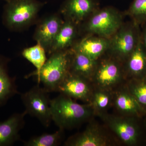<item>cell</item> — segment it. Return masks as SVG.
Returning <instances> with one entry per match:
<instances>
[{
	"label": "cell",
	"instance_id": "cell-1",
	"mask_svg": "<svg viewBox=\"0 0 146 146\" xmlns=\"http://www.w3.org/2000/svg\"><path fill=\"white\" fill-rule=\"evenodd\" d=\"M50 107L52 121L63 130L77 127L94 112L91 105L79 104L70 97L60 94L50 100Z\"/></svg>",
	"mask_w": 146,
	"mask_h": 146
},
{
	"label": "cell",
	"instance_id": "cell-2",
	"mask_svg": "<svg viewBox=\"0 0 146 146\" xmlns=\"http://www.w3.org/2000/svg\"><path fill=\"white\" fill-rule=\"evenodd\" d=\"M71 48L53 53L39 72H33L25 77L36 76L38 83L48 93L57 92L62 82L70 73Z\"/></svg>",
	"mask_w": 146,
	"mask_h": 146
},
{
	"label": "cell",
	"instance_id": "cell-3",
	"mask_svg": "<svg viewBox=\"0 0 146 146\" xmlns=\"http://www.w3.org/2000/svg\"><path fill=\"white\" fill-rule=\"evenodd\" d=\"M3 22L12 31L26 29L35 23L44 3L37 0H7Z\"/></svg>",
	"mask_w": 146,
	"mask_h": 146
},
{
	"label": "cell",
	"instance_id": "cell-4",
	"mask_svg": "<svg viewBox=\"0 0 146 146\" xmlns=\"http://www.w3.org/2000/svg\"><path fill=\"white\" fill-rule=\"evenodd\" d=\"M48 92L37 84L21 95L27 115L36 118L45 127H48L52 119Z\"/></svg>",
	"mask_w": 146,
	"mask_h": 146
},
{
	"label": "cell",
	"instance_id": "cell-5",
	"mask_svg": "<svg viewBox=\"0 0 146 146\" xmlns=\"http://www.w3.org/2000/svg\"><path fill=\"white\" fill-rule=\"evenodd\" d=\"M122 25L121 14L112 7H106L95 12L86 23V31L101 37L110 39Z\"/></svg>",
	"mask_w": 146,
	"mask_h": 146
},
{
	"label": "cell",
	"instance_id": "cell-6",
	"mask_svg": "<svg viewBox=\"0 0 146 146\" xmlns=\"http://www.w3.org/2000/svg\"><path fill=\"white\" fill-rule=\"evenodd\" d=\"M138 25H122L110 38L109 49L116 56L127 59L133 51L141 37Z\"/></svg>",
	"mask_w": 146,
	"mask_h": 146
},
{
	"label": "cell",
	"instance_id": "cell-7",
	"mask_svg": "<svg viewBox=\"0 0 146 146\" xmlns=\"http://www.w3.org/2000/svg\"><path fill=\"white\" fill-rule=\"evenodd\" d=\"M103 119L110 129L124 143L129 145H137L140 136V128L134 118L105 115Z\"/></svg>",
	"mask_w": 146,
	"mask_h": 146
},
{
	"label": "cell",
	"instance_id": "cell-8",
	"mask_svg": "<svg viewBox=\"0 0 146 146\" xmlns=\"http://www.w3.org/2000/svg\"><path fill=\"white\" fill-rule=\"evenodd\" d=\"M64 22L58 14L54 13L37 22L33 38L44 48L47 53Z\"/></svg>",
	"mask_w": 146,
	"mask_h": 146
},
{
	"label": "cell",
	"instance_id": "cell-9",
	"mask_svg": "<svg viewBox=\"0 0 146 146\" xmlns=\"http://www.w3.org/2000/svg\"><path fill=\"white\" fill-rule=\"evenodd\" d=\"M97 5L94 0H65L60 7V13L65 20L79 25L94 12Z\"/></svg>",
	"mask_w": 146,
	"mask_h": 146
},
{
	"label": "cell",
	"instance_id": "cell-10",
	"mask_svg": "<svg viewBox=\"0 0 146 146\" xmlns=\"http://www.w3.org/2000/svg\"><path fill=\"white\" fill-rule=\"evenodd\" d=\"M25 111L14 113L7 119L0 122V146L12 145L20 139L19 132L25 125Z\"/></svg>",
	"mask_w": 146,
	"mask_h": 146
},
{
	"label": "cell",
	"instance_id": "cell-11",
	"mask_svg": "<svg viewBox=\"0 0 146 146\" xmlns=\"http://www.w3.org/2000/svg\"><path fill=\"white\" fill-rule=\"evenodd\" d=\"M57 92L75 99H89L90 88L86 79L69 73L58 89Z\"/></svg>",
	"mask_w": 146,
	"mask_h": 146
},
{
	"label": "cell",
	"instance_id": "cell-12",
	"mask_svg": "<svg viewBox=\"0 0 146 146\" xmlns=\"http://www.w3.org/2000/svg\"><path fill=\"white\" fill-rule=\"evenodd\" d=\"M110 144L109 139L98 127L90 125L83 132L69 138L65 145L106 146Z\"/></svg>",
	"mask_w": 146,
	"mask_h": 146
},
{
	"label": "cell",
	"instance_id": "cell-13",
	"mask_svg": "<svg viewBox=\"0 0 146 146\" xmlns=\"http://www.w3.org/2000/svg\"><path fill=\"white\" fill-rule=\"evenodd\" d=\"M109 44L110 39L101 36H87L76 42L71 48L97 60L108 50Z\"/></svg>",
	"mask_w": 146,
	"mask_h": 146
},
{
	"label": "cell",
	"instance_id": "cell-14",
	"mask_svg": "<svg viewBox=\"0 0 146 146\" xmlns=\"http://www.w3.org/2000/svg\"><path fill=\"white\" fill-rule=\"evenodd\" d=\"M78 25L68 20H65L58 33L54 40L48 54L72 48L75 43L78 34Z\"/></svg>",
	"mask_w": 146,
	"mask_h": 146
},
{
	"label": "cell",
	"instance_id": "cell-15",
	"mask_svg": "<svg viewBox=\"0 0 146 146\" xmlns=\"http://www.w3.org/2000/svg\"><path fill=\"white\" fill-rule=\"evenodd\" d=\"M95 80L102 89H108L114 86L119 81L121 73L119 65L112 60H106L96 68Z\"/></svg>",
	"mask_w": 146,
	"mask_h": 146
},
{
	"label": "cell",
	"instance_id": "cell-16",
	"mask_svg": "<svg viewBox=\"0 0 146 146\" xmlns=\"http://www.w3.org/2000/svg\"><path fill=\"white\" fill-rule=\"evenodd\" d=\"M70 72L87 79L95 72L96 60L71 48Z\"/></svg>",
	"mask_w": 146,
	"mask_h": 146
},
{
	"label": "cell",
	"instance_id": "cell-17",
	"mask_svg": "<svg viewBox=\"0 0 146 146\" xmlns=\"http://www.w3.org/2000/svg\"><path fill=\"white\" fill-rule=\"evenodd\" d=\"M127 69L133 79L146 77V51L141 40V35L133 51L127 58Z\"/></svg>",
	"mask_w": 146,
	"mask_h": 146
},
{
	"label": "cell",
	"instance_id": "cell-18",
	"mask_svg": "<svg viewBox=\"0 0 146 146\" xmlns=\"http://www.w3.org/2000/svg\"><path fill=\"white\" fill-rule=\"evenodd\" d=\"M9 59L0 55V106L6 103L9 99L18 94L15 78L9 75L7 63Z\"/></svg>",
	"mask_w": 146,
	"mask_h": 146
},
{
	"label": "cell",
	"instance_id": "cell-19",
	"mask_svg": "<svg viewBox=\"0 0 146 146\" xmlns=\"http://www.w3.org/2000/svg\"><path fill=\"white\" fill-rule=\"evenodd\" d=\"M115 104L118 110L128 117H141L146 115L145 111L128 90L117 94Z\"/></svg>",
	"mask_w": 146,
	"mask_h": 146
},
{
	"label": "cell",
	"instance_id": "cell-20",
	"mask_svg": "<svg viewBox=\"0 0 146 146\" xmlns=\"http://www.w3.org/2000/svg\"><path fill=\"white\" fill-rule=\"evenodd\" d=\"M46 50L39 43L23 50L22 55L36 68L35 72H39L47 60Z\"/></svg>",
	"mask_w": 146,
	"mask_h": 146
},
{
	"label": "cell",
	"instance_id": "cell-21",
	"mask_svg": "<svg viewBox=\"0 0 146 146\" xmlns=\"http://www.w3.org/2000/svg\"><path fill=\"white\" fill-rule=\"evenodd\" d=\"M64 130L59 129L52 133H44L35 136L29 141H25V146H57L60 145L63 139Z\"/></svg>",
	"mask_w": 146,
	"mask_h": 146
},
{
	"label": "cell",
	"instance_id": "cell-22",
	"mask_svg": "<svg viewBox=\"0 0 146 146\" xmlns=\"http://www.w3.org/2000/svg\"><path fill=\"white\" fill-rule=\"evenodd\" d=\"M128 90L146 112V77L132 79L129 84Z\"/></svg>",
	"mask_w": 146,
	"mask_h": 146
},
{
	"label": "cell",
	"instance_id": "cell-23",
	"mask_svg": "<svg viewBox=\"0 0 146 146\" xmlns=\"http://www.w3.org/2000/svg\"><path fill=\"white\" fill-rule=\"evenodd\" d=\"M127 13L137 25L146 24V0H134Z\"/></svg>",
	"mask_w": 146,
	"mask_h": 146
},
{
	"label": "cell",
	"instance_id": "cell-24",
	"mask_svg": "<svg viewBox=\"0 0 146 146\" xmlns=\"http://www.w3.org/2000/svg\"><path fill=\"white\" fill-rule=\"evenodd\" d=\"M110 100V96L106 91L104 90L97 91L94 95L93 106L95 109L102 111L108 107Z\"/></svg>",
	"mask_w": 146,
	"mask_h": 146
},
{
	"label": "cell",
	"instance_id": "cell-25",
	"mask_svg": "<svg viewBox=\"0 0 146 146\" xmlns=\"http://www.w3.org/2000/svg\"><path fill=\"white\" fill-rule=\"evenodd\" d=\"M141 40L144 48L146 51V26L144 29L142 35H141Z\"/></svg>",
	"mask_w": 146,
	"mask_h": 146
},
{
	"label": "cell",
	"instance_id": "cell-26",
	"mask_svg": "<svg viewBox=\"0 0 146 146\" xmlns=\"http://www.w3.org/2000/svg\"><path fill=\"white\" fill-rule=\"evenodd\" d=\"M4 1H7V0H4Z\"/></svg>",
	"mask_w": 146,
	"mask_h": 146
}]
</instances>
